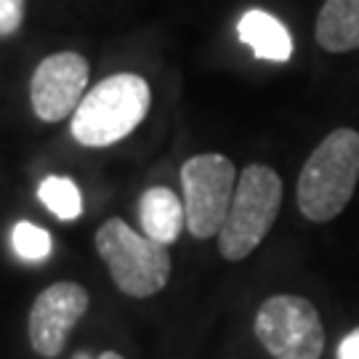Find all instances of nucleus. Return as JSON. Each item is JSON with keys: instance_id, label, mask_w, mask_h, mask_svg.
<instances>
[{"instance_id": "0eeeda50", "label": "nucleus", "mask_w": 359, "mask_h": 359, "mask_svg": "<svg viewBox=\"0 0 359 359\" xmlns=\"http://www.w3.org/2000/svg\"><path fill=\"white\" fill-rule=\"evenodd\" d=\"M88 62L83 53L62 51L46 56L32 72L29 102L43 123H59L75 115L77 104L88 93Z\"/></svg>"}, {"instance_id": "7ed1b4c3", "label": "nucleus", "mask_w": 359, "mask_h": 359, "mask_svg": "<svg viewBox=\"0 0 359 359\" xmlns=\"http://www.w3.org/2000/svg\"><path fill=\"white\" fill-rule=\"evenodd\" d=\"M283 205V179L269 165H248L237 176L226 221L218 231V250L226 261L248 258L269 234Z\"/></svg>"}, {"instance_id": "dca6fc26", "label": "nucleus", "mask_w": 359, "mask_h": 359, "mask_svg": "<svg viewBox=\"0 0 359 359\" xmlns=\"http://www.w3.org/2000/svg\"><path fill=\"white\" fill-rule=\"evenodd\" d=\"M93 359H126V357L117 354V351H104V354H99V357H93Z\"/></svg>"}, {"instance_id": "f03ea898", "label": "nucleus", "mask_w": 359, "mask_h": 359, "mask_svg": "<svg viewBox=\"0 0 359 359\" xmlns=\"http://www.w3.org/2000/svg\"><path fill=\"white\" fill-rule=\"evenodd\" d=\"M149 104L152 90L142 75L120 72L107 77L77 104L69 123L72 139L90 149L117 144L142 126Z\"/></svg>"}, {"instance_id": "f257e3e1", "label": "nucleus", "mask_w": 359, "mask_h": 359, "mask_svg": "<svg viewBox=\"0 0 359 359\" xmlns=\"http://www.w3.org/2000/svg\"><path fill=\"white\" fill-rule=\"evenodd\" d=\"M359 181V133L335 128L309 154L298 176V210L314 224L333 221L351 203Z\"/></svg>"}, {"instance_id": "6e6552de", "label": "nucleus", "mask_w": 359, "mask_h": 359, "mask_svg": "<svg viewBox=\"0 0 359 359\" xmlns=\"http://www.w3.org/2000/svg\"><path fill=\"white\" fill-rule=\"evenodd\" d=\"M88 290L77 283H53L29 309V344L40 357H59L75 325L88 311Z\"/></svg>"}, {"instance_id": "4468645a", "label": "nucleus", "mask_w": 359, "mask_h": 359, "mask_svg": "<svg viewBox=\"0 0 359 359\" xmlns=\"http://www.w3.org/2000/svg\"><path fill=\"white\" fill-rule=\"evenodd\" d=\"M25 22V0H0V35H13Z\"/></svg>"}, {"instance_id": "423d86ee", "label": "nucleus", "mask_w": 359, "mask_h": 359, "mask_svg": "<svg viewBox=\"0 0 359 359\" xmlns=\"http://www.w3.org/2000/svg\"><path fill=\"white\" fill-rule=\"evenodd\" d=\"M187 226L197 240L218 237L237 189V170L229 157L205 152L189 157L181 168Z\"/></svg>"}, {"instance_id": "ddd939ff", "label": "nucleus", "mask_w": 359, "mask_h": 359, "mask_svg": "<svg viewBox=\"0 0 359 359\" xmlns=\"http://www.w3.org/2000/svg\"><path fill=\"white\" fill-rule=\"evenodd\" d=\"M11 245L16 250V256L25 258V261H46L53 250L48 229H43L38 224H29V221H19L13 226Z\"/></svg>"}, {"instance_id": "20e7f679", "label": "nucleus", "mask_w": 359, "mask_h": 359, "mask_svg": "<svg viewBox=\"0 0 359 359\" xmlns=\"http://www.w3.org/2000/svg\"><path fill=\"white\" fill-rule=\"evenodd\" d=\"M96 250L115 285L130 298H149L168 285L170 253L165 245L133 231L123 218L104 221L96 231Z\"/></svg>"}, {"instance_id": "f8f14e48", "label": "nucleus", "mask_w": 359, "mask_h": 359, "mask_svg": "<svg viewBox=\"0 0 359 359\" xmlns=\"http://www.w3.org/2000/svg\"><path fill=\"white\" fill-rule=\"evenodd\" d=\"M38 197L40 203L62 221H75L83 213V194H80L75 181L67 179V176L43 179L38 187Z\"/></svg>"}, {"instance_id": "9d476101", "label": "nucleus", "mask_w": 359, "mask_h": 359, "mask_svg": "<svg viewBox=\"0 0 359 359\" xmlns=\"http://www.w3.org/2000/svg\"><path fill=\"white\" fill-rule=\"evenodd\" d=\"M139 221L144 234L160 245H173L187 226L184 200L168 187H152L139 200Z\"/></svg>"}, {"instance_id": "f3484780", "label": "nucleus", "mask_w": 359, "mask_h": 359, "mask_svg": "<svg viewBox=\"0 0 359 359\" xmlns=\"http://www.w3.org/2000/svg\"><path fill=\"white\" fill-rule=\"evenodd\" d=\"M75 359H93V357H88V354H75Z\"/></svg>"}, {"instance_id": "1a4fd4ad", "label": "nucleus", "mask_w": 359, "mask_h": 359, "mask_svg": "<svg viewBox=\"0 0 359 359\" xmlns=\"http://www.w3.org/2000/svg\"><path fill=\"white\" fill-rule=\"evenodd\" d=\"M237 38L253 51L256 59H264V62L283 65L293 56V38H290L287 27L277 16L261 11V8H250L240 16Z\"/></svg>"}, {"instance_id": "9b49d317", "label": "nucleus", "mask_w": 359, "mask_h": 359, "mask_svg": "<svg viewBox=\"0 0 359 359\" xmlns=\"http://www.w3.org/2000/svg\"><path fill=\"white\" fill-rule=\"evenodd\" d=\"M317 46L330 53L359 48V0H325L314 27Z\"/></svg>"}, {"instance_id": "2eb2a0df", "label": "nucleus", "mask_w": 359, "mask_h": 359, "mask_svg": "<svg viewBox=\"0 0 359 359\" xmlns=\"http://www.w3.org/2000/svg\"><path fill=\"white\" fill-rule=\"evenodd\" d=\"M335 359H359V325L341 338L338 351H335Z\"/></svg>"}, {"instance_id": "39448f33", "label": "nucleus", "mask_w": 359, "mask_h": 359, "mask_svg": "<svg viewBox=\"0 0 359 359\" xmlns=\"http://www.w3.org/2000/svg\"><path fill=\"white\" fill-rule=\"evenodd\" d=\"M256 338L274 359H320L325 327L317 306L301 295H271L258 306Z\"/></svg>"}]
</instances>
